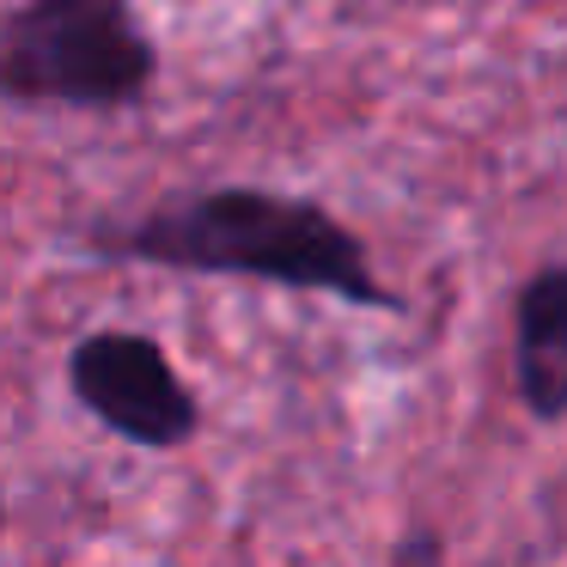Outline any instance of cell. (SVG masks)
I'll return each instance as SVG.
<instances>
[{"mask_svg":"<svg viewBox=\"0 0 567 567\" xmlns=\"http://www.w3.org/2000/svg\"><path fill=\"white\" fill-rule=\"evenodd\" d=\"M86 250L111 262H141V269L233 275V281H269L287 293H330L367 311L403 306L379 281L367 238L342 214H330L311 196H281V189L250 184L165 196L128 226L86 233Z\"/></svg>","mask_w":567,"mask_h":567,"instance_id":"obj_1","label":"cell"},{"mask_svg":"<svg viewBox=\"0 0 567 567\" xmlns=\"http://www.w3.org/2000/svg\"><path fill=\"white\" fill-rule=\"evenodd\" d=\"M159 43L128 0H19L0 13V99L31 111H135Z\"/></svg>","mask_w":567,"mask_h":567,"instance_id":"obj_2","label":"cell"},{"mask_svg":"<svg viewBox=\"0 0 567 567\" xmlns=\"http://www.w3.org/2000/svg\"><path fill=\"white\" fill-rule=\"evenodd\" d=\"M68 391L86 415H99L116 440L147 445V452H177L196 440L202 403L184 384L153 336L141 330H92L68 354Z\"/></svg>","mask_w":567,"mask_h":567,"instance_id":"obj_3","label":"cell"},{"mask_svg":"<svg viewBox=\"0 0 567 567\" xmlns=\"http://www.w3.org/2000/svg\"><path fill=\"white\" fill-rule=\"evenodd\" d=\"M513 384L530 421H567V262H543L513 299Z\"/></svg>","mask_w":567,"mask_h":567,"instance_id":"obj_4","label":"cell"},{"mask_svg":"<svg viewBox=\"0 0 567 567\" xmlns=\"http://www.w3.org/2000/svg\"><path fill=\"white\" fill-rule=\"evenodd\" d=\"M0 518H7V506H0Z\"/></svg>","mask_w":567,"mask_h":567,"instance_id":"obj_5","label":"cell"}]
</instances>
